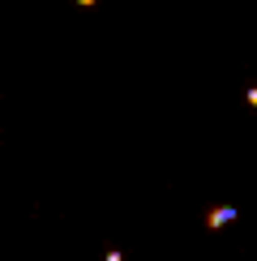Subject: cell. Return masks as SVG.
Returning a JSON list of instances; mask_svg holds the SVG:
<instances>
[{"label":"cell","instance_id":"obj_1","mask_svg":"<svg viewBox=\"0 0 257 261\" xmlns=\"http://www.w3.org/2000/svg\"><path fill=\"white\" fill-rule=\"evenodd\" d=\"M236 219H240L236 205H214V210L206 214V227H210V231H219V227H227V223H236Z\"/></svg>","mask_w":257,"mask_h":261},{"label":"cell","instance_id":"obj_2","mask_svg":"<svg viewBox=\"0 0 257 261\" xmlns=\"http://www.w3.org/2000/svg\"><path fill=\"white\" fill-rule=\"evenodd\" d=\"M244 103H249V107H257V86H249V90H244Z\"/></svg>","mask_w":257,"mask_h":261},{"label":"cell","instance_id":"obj_3","mask_svg":"<svg viewBox=\"0 0 257 261\" xmlns=\"http://www.w3.org/2000/svg\"><path fill=\"white\" fill-rule=\"evenodd\" d=\"M103 261H124V257H120V253H116V248H112V253H107V257H103Z\"/></svg>","mask_w":257,"mask_h":261},{"label":"cell","instance_id":"obj_4","mask_svg":"<svg viewBox=\"0 0 257 261\" xmlns=\"http://www.w3.org/2000/svg\"><path fill=\"white\" fill-rule=\"evenodd\" d=\"M78 5H82V9H94V5H99V0H78Z\"/></svg>","mask_w":257,"mask_h":261}]
</instances>
